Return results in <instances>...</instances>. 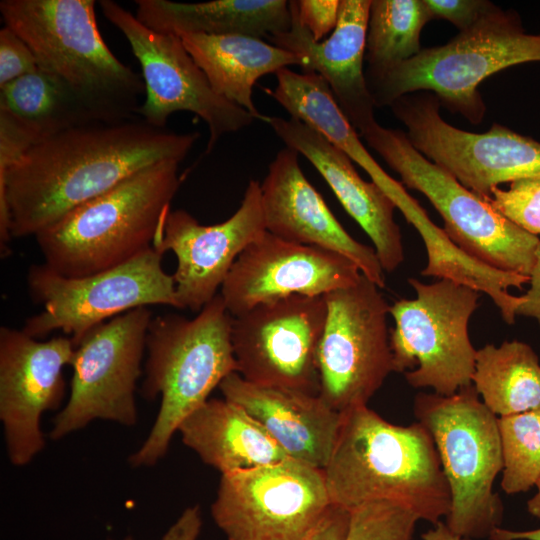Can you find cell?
I'll return each mask as SVG.
<instances>
[{
    "instance_id": "41",
    "label": "cell",
    "mask_w": 540,
    "mask_h": 540,
    "mask_svg": "<svg viewBox=\"0 0 540 540\" xmlns=\"http://www.w3.org/2000/svg\"><path fill=\"white\" fill-rule=\"evenodd\" d=\"M536 487V494L527 502V510L532 516L540 519V479L538 480Z\"/></svg>"
},
{
    "instance_id": "25",
    "label": "cell",
    "mask_w": 540,
    "mask_h": 540,
    "mask_svg": "<svg viewBox=\"0 0 540 540\" xmlns=\"http://www.w3.org/2000/svg\"><path fill=\"white\" fill-rule=\"evenodd\" d=\"M136 18L148 28L181 36L247 35L270 37L291 26L289 1L214 0L179 3L168 0H136Z\"/></svg>"
},
{
    "instance_id": "11",
    "label": "cell",
    "mask_w": 540,
    "mask_h": 540,
    "mask_svg": "<svg viewBox=\"0 0 540 540\" xmlns=\"http://www.w3.org/2000/svg\"><path fill=\"white\" fill-rule=\"evenodd\" d=\"M332 505L323 470L288 458L221 474L211 515L227 540H307Z\"/></svg>"
},
{
    "instance_id": "6",
    "label": "cell",
    "mask_w": 540,
    "mask_h": 540,
    "mask_svg": "<svg viewBox=\"0 0 540 540\" xmlns=\"http://www.w3.org/2000/svg\"><path fill=\"white\" fill-rule=\"evenodd\" d=\"M540 61V35L524 32L519 15L498 6L448 43L374 75H365L376 108L428 91L451 112L479 124L486 113L478 87L511 66Z\"/></svg>"
},
{
    "instance_id": "10",
    "label": "cell",
    "mask_w": 540,
    "mask_h": 540,
    "mask_svg": "<svg viewBox=\"0 0 540 540\" xmlns=\"http://www.w3.org/2000/svg\"><path fill=\"white\" fill-rule=\"evenodd\" d=\"M153 247L116 267L78 278L62 276L47 265L28 269L29 295L42 310L22 330L41 339L61 331L75 346L95 326L132 309L150 305L178 308L172 275Z\"/></svg>"
},
{
    "instance_id": "40",
    "label": "cell",
    "mask_w": 540,
    "mask_h": 540,
    "mask_svg": "<svg viewBox=\"0 0 540 540\" xmlns=\"http://www.w3.org/2000/svg\"><path fill=\"white\" fill-rule=\"evenodd\" d=\"M421 537L422 540H470L451 532L445 522L442 521L434 524V527L422 534Z\"/></svg>"
},
{
    "instance_id": "38",
    "label": "cell",
    "mask_w": 540,
    "mask_h": 540,
    "mask_svg": "<svg viewBox=\"0 0 540 540\" xmlns=\"http://www.w3.org/2000/svg\"><path fill=\"white\" fill-rule=\"evenodd\" d=\"M530 287L525 295L521 296V305L516 315L531 317L540 325V243L535 253V264L530 274Z\"/></svg>"
},
{
    "instance_id": "33",
    "label": "cell",
    "mask_w": 540,
    "mask_h": 540,
    "mask_svg": "<svg viewBox=\"0 0 540 540\" xmlns=\"http://www.w3.org/2000/svg\"><path fill=\"white\" fill-rule=\"evenodd\" d=\"M38 68L36 58L26 42L4 25L0 30V88Z\"/></svg>"
},
{
    "instance_id": "14",
    "label": "cell",
    "mask_w": 540,
    "mask_h": 540,
    "mask_svg": "<svg viewBox=\"0 0 540 540\" xmlns=\"http://www.w3.org/2000/svg\"><path fill=\"white\" fill-rule=\"evenodd\" d=\"M106 19L122 32L140 63L145 98L137 115L152 126L166 128L177 111L192 112L208 126L206 153L224 135L251 125V113L219 95L185 48L180 37L154 31L123 6L101 0Z\"/></svg>"
},
{
    "instance_id": "24",
    "label": "cell",
    "mask_w": 540,
    "mask_h": 540,
    "mask_svg": "<svg viewBox=\"0 0 540 540\" xmlns=\"http://www.w3.org/2000/svg\"><path fill=\"white\" fill-rule=\"evenodd\" d=\"M182 442L221 474L288 459L286 452L237 404L208 399L178 427Z\"/></svg>"
},
{
    "instance_id": "4",
    "label": "cell",
    "mask_w": 540,
    "mask_h": 540,
    "mask_svg": "<svg viewBox=\"0 0 540 540\" xmlns=\"http://www.w3.org/2000/svg\"><path fill=\"white\" fill-rule=\"evenodd\" d=\"M180 164L165 160L150 165L38 232L34 237L44 264L78 278L151 248L180 187Z\"/></svg>"
},
{
    "instance_id": "7",
    "label": "cell",
    "mask_w": 540,
    "mask_h": 540,
    "mask_svg": "<svg viewBox=\"0 0 540 540\" xmlns=\"http://www.w3.org/2000/svg\"><path fill=\"white\" fill-rule=\"evenodd\" d=\"M414 415L430 433L449 485L445 524L466 539H491L504 507L493 484L503 459L498 417L479 399L473 383L450 396L420 392Z\"/></svg>"
},
{
    "instance_id": "27",
    "label": "cell",
    "mask_w": 540,
    "mask_h": 540,
    "mask_svg": "<svg viewBox=\"0 0 540 540\" xmlns=\"http://www.w3.org/2000/svg\"><path fill=\"white\" fill-rule=\"evenodd\" d=\"M0 112L20 124L35 144L99 121L67 82L40 68L0 88Z\"/></svg>"
},
{
    "instance_id": "34",
    "label": "cell",
    "mask_w": 540,
    "mask_h": 540,
    "mask_svg": "<svg viewBox=\"0 0 540 540\" xmlns=\"http://www.w3.org/2000/svg\"><path fill=\"white\" fill-rule=\"evenodd\" d=\"M431 19H445L460 32L475 25L496 7L485 0H424Z\"/></svg>"
},
{
    "instance_id": "39",
    "label": "cell",
    "mask_w": 540,
    "mask_h": 540,
    "mask_svg": "<svg viewBox=\"0 0 540 540\" xmlns=\"http://www.w3.org/2000/svg\"><path fill=\"white\" fill-rule=\"evenodd\" d=\"M490 540H540V528L527 531H512L498 528Z\"/></svg>"
},
{
    "instance_id": "35",
    "label": "cell",
    "mask_w": 540,
    "mask_h": 540,
    "mask_svg": "<svg viewBox=\"0 0 540 540\" xmlns=\"http://www.w3.org/2000/svg\"><path fill=\"white\" fill-rule=\"evenodd\" d=\"M300 22L316 41H322L337 25L340 0H295Z\"/></svg>"
},
{
    "instance_id": "18",
    "label": "cell",
    "mask_w": 540,
    "mask_h": 540,
    "mask_svg": "<svg viewBox=\"0 0 540 540\" xmlns=\"http://www.w3.org/2000/svg\"><path fill=\"white\" fill-rule=\"evenodd\" d=\"M265 231L257 180L249 181L239 208L221 223L201 225L183 209L170 210L152 247L176 256L172 277L178 309L200 312L218 294L242 251Z\"/></svg>"
},
{
    "instance_id": "5",
    "label": "cell",
    "mask_w": 540,
    "mask_h": 540,
    "mask_svg": "<svg viewBox=\"0 0 540 540\" xmlns=\"http://www.w3.org/2000/svg\"><path fill=\"white\" fill-rule=\"evenodd\" d=\"M93 0H2L4 25L32 50L38 67L67 82L99 121L138 116L142 76L122 63L98 29Z\"/></svg>"
},
{
    "instance_id": "23",
    "label": "cell",
    "mask_w": 540,
    "mask_h": 540,
    "mask_svg": "<svg viewBox=\"0 0 540 540\" xmlns=\"http://www.w3.org/2000/svg\"><path fill=\"white\" fill-rule=\"evenodd\" d=\"M223 397L251 415L286 452L289 458L323 470L332 455L341 424V413L319 395L258 385L237 372L219 385Z\"/></svg>"
},
{
    "instance_id": "13",
    "label": "cell",
    "mask_w": 540,
    "mask_h": 540,
    "mask_svg": "<svg viewBox=\"0 0 540 540\" xmlns=\"http://www.w3.org/2000/svg\"><path fill=\"white\" fill-rule=\"evenodd\" d=\"M152 312L138 307L88 331L75 347L70 394L49 432L60 440L95 420L137 423L135 392Z\"/></svg>"
},
{
    "instance_id": "20",
    "label": "cell",
    "mask_w": 540,
    "mask_h": 540,
    "mask_svg": "<svg viewBox=\"0 0 540 540\" xmlns=\"http://www.w3.org/2000/svg\"><path fill=\"white\" fill-rule=\"evenodd\" d=\"M299 155L287 146L279 150L260 183L266 231L288 242L344 255L383 288L385 274L375 249L355 240L339 223L304 175Z\"/></svg>"
},
{
    "instance_id": "28",
    "label": "cell",
    "mask_w": 540,
    "mask_h": 540,
    "mask_svg": "<svg viewBox=\"0 0 540 540\" xmlns=\"http://www.w3.org/2000/svg\"><path fill=\"white\" fill-rule=\"evenodd\" d=\"M472 383L496 416L540 410V364L530 345L505 341L476 352Z\"/></svg>"
},
{
    "instance_id": "31",
    "label": "cell",
    "mask_w": 540,
    "mask_h": 540,
    "mask_svg": "<svg viewBox=\"0 0 540 540\" xmlns=\"http://www.w3.org/2000/svg\"><path fill=\"white\" fill-rule=\"evenodd\" d=\"M419 517L391 501H371L349 511L344 540H412Z\"/></svg>"
},
{
    "instance_id": "16",
    "label": "cell",
    "mask_w": 540,
    "mask_h": 540,
    "mask_svg": "<svg viewBox=\"0 0 540 540\" xmlns=\"http://www.w3.org/2000/svg\"><path fill=\"white\" fill-rule=\"evenodd\" d=\"M326 316L323 296L292 295L233 317L237 373L254 384L319 395L318 350Z\"/></svg>"
},
{
    "instance_id": "26",
    "label": "cell",
    "mask_w": 540,
    "mask_h": 540,
    "mask_svg": "<svg viewBox=\"0 0 540 540\" xmlns=\"http://www.w3.org/2000/svg\"><path fill=\"white\" fill-rule=\"evenodd\" d=\"M179 37L213 89L263 121L266 116L257 110L253 100L257 80L291 65H303L301 56L261 38L239 34Z\"/></svg>"
},
{
    "instance_id": "21",
    "label": "cell",
    "mask_w": 540,
    "mask_h": 540,
    "mask_svg": "<svg viewBox=\"0 0 540 540\" xmlns=\"http://www.w3.org/2000/svg\"><path fill=\"white\" fill-rule=\"evenodd\" d=\"M370 6L371 0H340L334 31L325 40L316 41L300 22L295 0L289 1L290 29L268 37L275 46L301 56L303 72L315 73L326 81L359 135L376 122L364 69Z\"/></svg>"
},
{
    "instance_id": "19",
    "label": "cell",
    "mask_w": 540,
    "mask_h": 540,
    "mask_svg": "<svg viewBox=\"0 0 540 540\" xmlns=\"http://www.w3.org/2000/svg\"><path fill=\"white\" fill-rule=\"evenodd\" d=\"M361 274L344 255L288 242L265 231L238 256L219 294L236 317L292 295L324 296L355 284Z\"/></svg>"
},
{
    "instance_id": "3",
    "label": "cell",
    "mask_w": 540,
    "mask_h": 540,
    "mask_svg": "<svg viewBox=\"0 0 540 540\" xmlns=\"http://www.w3.org/2000/svg\"><path fill=\"white\" fill-rule=\"evenodd\" d=\"M232 322L219 293L194 318L177 314L152 317L146 334L141 395L149 401L160 397V407L147 438L128 458L132 467L157 464L182 421L229 374L237 372Z\"/></svg>"
},
{
    "instance_id": "22",
    "label": "cell",
    "mask_w": 540,
    "mask_h": 540,
    "mask_svg": "<svg viewBox=\"0 0 540 540\" xmlns=\"http://www.w3.org/2000/svg\"><path fill=\"white\" fill-rule=\"evenodd\" d=\"M285 146L303 155L324 178L346 210L371 239L384 272L404 260L402 235L395 222L396 206L374 182L365 181L353 161L320 132L296 118L266 116Z\"/></svg>"
},
{
    "instance_id": "32",
    "label": "cell",
    "mask_w": 540,
    "mask_h": 540,
    "mask_svg": "<svg viewBox=\"0 0 540 540\" xmlns=\"http://www.w3.org/2000/svg\"><path fill=\"white\" fill-rule=\"evenodd\" d=\"M490 205L503 217L532 234L540 235V178H523L510 183L509 189L495 187Z\"/></svg>"
},
{
    "instance_id": "1",
    "label": "cell",
    "mask_w": 540,
    "mask_h": 540,
    "mask_svg": "<svg viewBox=\"0 0 540 540\" xmlns=\"http://www.w3.org/2000/svg\"><path fill=\"white\" fill-rule=\"evenodd\" d=\"M199 137L136 116L91 122L34 144L0 175L1 255L12 238L35 236L136 172L165 160L182 162Z\"/></svg>"
},
{
    "instance_id": "36",
    "label": "cell",
    "mask_w": 540,
    "mask_h": 540,
    "mask_svg": "<svg viewBox=\"0 0 540 540\" xmlns=\"http://www.w3.org/2000/svg\"><path fill=\"white\" fill-rule=\"evenodd\" d=\"M202 527L199 505L187 507L160 540H197Z\"/></svg>"
},
{
    "instance_id": "17",
    "label": "cell",
    "mask_w": 540,
    "mask_h": 540,
    "mask_svg": "<svg viewBox=\"0 0 540 540\" xmlns=\"http://www.w3.org/2000/svg\"><path fill=\"white\" fill-rule=\"evenodd\" d=\"M75 344L68 336L40 341L23 330L0 328V420L9 461L22 467L45 447L42 415L65 396L63 370Z\"/></svg>"
},
{
    "instance_id": "8",
    "label": "cell",
    "mask_w": 540,
    "mask_h": 540,
    "mask_svg": "<svg viewBox=\"0 0 540 540\" xmlns=\"http://www.w3.org/2000/svg\"><path fill=\"white\" fill-rule=\"evenodd\" d=\"M362 136L401 183L422 193L444 222L443 231L462 252L491 268L530 276L540 239L499 214L490 203L428 160L400 129L376 121Z\"/></svg>"
},
{
    "instance_id": "29",
    "label": "cell",
    "mask_w": 540,
    "mask_h": 540,
    "mask_svg": "<svg viewBox=\"0 0 540 540\" xmlns=\"http://www.w3.org/2000/svg\"><path fill=\"white\" fill-rule=\"evenodd\" d=\"M432 20L424 0H371L365 75L382 73L422 49L420 34Z\"/></svg>"
},
{
    "instance_id": "42",
    "label": "cell",
    "mask_w": 540,
    "mask_h": 540,
    "mask_svg": "<svg viewBox=\"0 0 540 540\" xmlns=\"http://www.w3.org/2000/svg\"><path fill=\"white\" fill-rule=\"evenodd\" d=\"M109 540H112V539H109ZM123 540H134V539L131 536H127Z\"/></svg>"
},
{
    "instance_id": "2",
    "label": "cell",
    "mask_w": 540,
    "mask_h": 540,
    "mask_svg": "<svg viewBox=\"0 0 540 540\" xmlns=\"http://www.w3.org/2000/svg\"><path fill=\"white\" fill-rule=\"evenodd\" d=\"M323 474L332 504L348 511L371 501H391L436 524L451 509L449 485L429 431L418 421L392 424L367 405L341 413Z\"/></svg>"
},
{
    "instance_id": "37",
    "label": "cell",
    "mask_w": 540,
    "mask_h": 540,
    "mask_svg": "<svg viewBox=\"0 0 540 540\" xmlns=\"http://www.w3.org/2000/svg\"><path fill=\"white\" fill-rule=\"evenodd\" d=\"M349 524V511L332 505L325 518L307 540H344Z\"/></svg>"
},
{
    "instance_id": "9",
    "label": "cell",
    "mask_w": 540,
    "mask_h": 540,
    "mask_svg": "<svg viewBox=\"0 0 540 540\" xmlns=\"http://www.w3.org/2000/svg\"><path fill=\"white\" fill-rule=\"evenodd\" d=\"M408 282L416 298L400 299L389 309L395 322L390 333L393 371L404 373L414 388L453 395L472 383L477 350L468 324L481 293L450 279Z\"/></svg>"
},
{
    "instance_id": "30",
    "label": "cell",
    "mask_w": 540,
    "mask_h": 540,
    "mask_svg": "<svg viewBox=\"0 0 540 540\" xmlns=\"http://www.w3.org/2000/svg\"><path fill=\"white\" fill-rule=\"evenodd\" d=\"M503 469L501 488L530 490L540 479V410L498 417Z\"/></svg>"
},
{
    "instance_id": "12",
    "label": "cell",
    "mask_w": 540,
    "mask_h": 540,
    "mask_svg": "<svg viewBox=\"0 0 540 540\" xmlns=\"http://www.w3.org/2000/svg\"><path fill=\"white\" fill-rule=\"evenodd\" d=\"M327 316L318 350L320 398L342 413L367 405L393 371L387 315L380 288L361 274L324 296Z\"/></svg>"
},
{
    "instance_id": "15",
    "label": "cell",
    "mask_w": 540,
    "mask_h": 540,
    "mask_svg": "<svg viewBox=\"0 0 540 540\" xmlns=\"http://www.w3.org/2000/svg\"><path fill=\"white\" fill-rule=\"evenodd\" d=\"M431 92L399 97L389 107L413 147L464 187L486 199L499 184L540 178V142L498 123L484 133L458 129L440 115Z\"/></svg>"
}]
</instances>
